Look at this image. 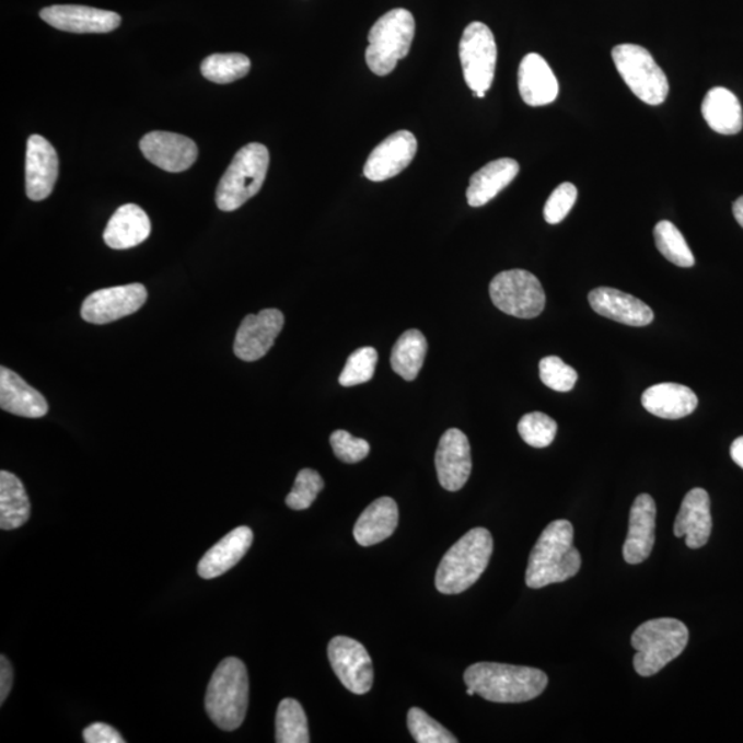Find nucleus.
Wrapping results in <instances>:
<instances>
[{"mask_svg":"<svg viewBox=\"0 0 743 743\" xmlns=\"http://www.w3.org/2000/svg\"><path fill=\"white\" fill-rule=\"evenodd\" d=\"M464 682L486 701L520 704L539 697L547 688L548 676L536 667L478 662L467 667Z\"/></svg>","mask_w":743,"mask_h":743,"instance_id":"nucleus-1","label":"nucleus"},{"mask_svg":"<svg viewBox=\"0 0 743 743\" xmlns=\"http://www.w3.org/2000/svg\"><path fill=\"white\" fill-rule=\"evenodd\" d=\"M574 527L569 521L550 522L529 556L526 584L539 590L579 573L581 555L574 547Z\"/></svg>","mask_w":743,"mask_h":743,"instance_id":"nucleus-2","label":"nucleus"},{"mask_svg":"<svg viewBox=\"0 0 743 743\" xmlns=\"http://www.w3.org/2000/svg\"><path fill=\"white\" fill-rule=\"evenodd\" d=\"M494 554V537L488 529L475 527L464 534L443 556L436 574L437 590L457 595L480 579Z\"/></svg>","mask_w":743,"mask_h":743,"instance_id":"nucleus-3","label":"nucleus"},{"mask_svg":"<svg viewBox=\"0 0 743 743\" xmlns=\"http://www.w3.org/2000/svg\"><path fill=\"white\" fill-rule=\"evenodd\" d=\"M249 681L244 662L234 657L223 660L212 673L206 694V710L223 731L237 730L247 715Z\"/></svg>","mask_w":743,"mask_h":743,"instance_id":"nucleus-4","label":"nucleus"},{"mask_svg":"<svg viewBox=\"0 0 743 743\" xmlns=\"http://www.w3.org/2000/svg\"><path fill=\"white\" fill-rule=\"evenodd\" d=\"M688 629L676 618H655L641 624L632 635L634 666L640 676L655 675L677 659L688 643Z\"/></svg>","mask_w":743,"mask_h":743,"instance_id":"nucleus-5","label":"nucleus"},{"mask_svg":"<svg viewBox=\"0 0 743 743\" xmlns=\"http://www.w3.org/2000/svg\"><path fill=\"white\" fill-rule=\"evenodd\" d=\"M415 32V18L409 10L394 9L382 15L369 31L368 68L378 77L392 73L398 61L409 55Z\"/></svg>","mask_w":743,"mask_h":743,"instance_id":"nucleus-6","label":"nucleus"},{"mask_svg":"<svg viewBox=\"0 0 743 743\" xmlns=\"http://www.w3.org/2000/svg\"><path fill=\"white\" fill-rule=\"evenodd\" d=\"M269 163V151L262 143H248L240 149L219 182L216 195L219 210L236 211L259 194Z\"/></svg>","mask_w":743,"mask_h":743,"instance_id":"nucleus-7","label":"nucleus"},{"mask_svg":"<svg viewBox=\"0 0 743 743\" xmlns=\"http://www.w3.org/2000/svg\"><path fill=\"white\" fill-rule=\"evenodd\" d=\"M612 56L618 73L636 97L653 106L665 103L670 82L649 50L628 43L614 47Z\"/></svg>","mask_w":743,"mask_h":743,"instance_id":"nucleus-8","label":"nucleus"},{"mask_svg":"<svg viewBox=\"0 0 743 743\" xmlns=\"http://www.w3.org/2000/svg\"><path fill=\"white\" fill-rule=\"evenodd\" d=\"M489 292L495 306L512 317H538L545 307L542 282L527 270L514 269L499 272L491 280Z\"/></svg>","mask_w":743,"mask_h":743,"instance_id":"nucleus-9","label":"nucleus"},{"mask_svg":"<svg viewBox=\"0 0 743 743\" xmlns=\"http://www.w3.org/2000/svg\"><path fill=\"white\" fill-rule=\"evenodd\" d=\"M458 51L464 80L475 97L484 98L495 80L497 45L494 32L475 21L464 30Z\"/></svg>","mask_w":743,"mask_h":743,"instance_id":"nucleus-10","label":"nucleus"},{"mask_svg":"<svg viewBox=\"0 0 743 743\" xmlns=\"http://www.w3.org/2000/svg\"><path fill=\"white\" fill-rule=\"evenodd\" d=\"M330 666L352 694L363 695L373 686V666L365 647L347 636H336L328 645Z\"/></svg>","mask_w":743,"mask_h":743,"instance_id":"nucleus-11","label":"nucleus"},{"mask_svg":"<svg viewBox=\"0 0 743 743\" xmlns=\"http://www.w3.org/2000/svg\"><path fill=\"white\" fill-rule=\"evenodd\" d=\"M148 299L142 285L105 288L90 293L82 304V317L90 324L104 325L138 312Z\"/></svg>","mask_w":743,"mask_h":743,"instance_id":"nucleus-12","label":"nucleus"},{"mask_svg":"<svg viewBox=\"0 0 743 743\" xmlns=\"http://www.w3.org/2000/svg\"><path fill=\"white\" fill-rule=\"evenodd\" d=\"M285 327V314L277 309H265L243 320L234 340V355L240 360L254 362L265 357Z\"/></svg>","mask_w":743,"mask_h":743,"instance_id":"nucleus-13","label":"nucleus"},{"mask_svg":"<svg viewBox=\"0 0 743 743\" xmlns=\"http://www.w3.org/2000/svg\"><path fill=\"white\" fill-rule=\"evenodd\" d=\"M417 139L410 131L392 133L369 154L363 175L372 182H383L403 173L414 162Z\"/></svg>","mask_w":743,"mask_h":743,"instance_id":"nucleus-14","label":"nucleus"},{"mask_svg":"<svg viewBox=\"0 0 743 743\" xmlns=\"http://www.w3.org/2000/svg\"><path fill=\"white\" fill-rule=\"evenodd\" d=\"M438 479L443 489H463L472 475V446L468 438L458 429H451L442 436L436 453Z\"/></svg>","mask_w":743,"mask_h":743,"instance_id":"nucleus-15","label":"nucleus"},{"mask_svg":"<svg viewBox=\"0 0 743 743\" xmlns=\"http://www.w3.org/2000/svg\"><path fill=\"white\" fill-rule=\"evenodd\" d=\"M141 151L149 162L169 173L189 170L199 156L190 138L167 131H153L141 139Z\"/></svg>","mask_w":743,"mask_h":743,"instance_id":"nucleus-16","label":"nucleus"},{"mask_svg":"<svg viewBox=\"0 0 743 743\" xmlns=\"http://www.w3.org/2000/svg\"><path fill=\"white\" fill-rule=\"evenodd\" d=\"M40 18L53 28L72 34H108L119 28L121 23L117 13L77 4H56L43 9Z\"/></svg>","mask_w":743,"mask_h":743,"instance_id":"nucleus-17","label":"nucleus"},{"mask_svg":"<svg viewBox=\"0 0 743 743\" xmlns=\"http://www.w3.org/2000/svg\"><path fill=\"white\" fill-rule=\"evenodd\" d=\"M60 162L56 149L42 136H31L26 143L25 186L31 200L42 201L51 195Z\"/></svg>","mask_w":743,"mask_h":743,"instance_id":"nucleus-18","label":"nucleus"},{"mask_svg":"<svg viewBox=\"0 0 743 743\" xmlns=\"http://www.w3.org/2000/svg\"><path fill=\"white\" fill-rule=\"evenodd\" d=\"M657 507L653 497H636L629 512V531L624 544V559L629 565L643 564L655 543Z\"/></svg>","mask_w":743,"mask_h":743,"instance_id":"nucleus-19","label":"nucleus"},{"mask_svg":"<svg viewBox=\"0 0 743 743\" xmlns=\"http://www.w3.org/2000/svg\"><path fill=\"white\" fill-rule=\"evenodd\" d=\"M712 526L708 491L701 488L689 490L682 501L675 525H673L675 536L686 537L688 548H703L709 542Z\"/></svg>","mask_w":743,"mask_h":743,"instance_id":"nucleus-20","label":"nucleus"},{"mask_svg":"<svg viewBox=\"0 0 743 743\" xmlns=\"http://www.w3.org/2000/svg\"><path fill=\"white\" fill-rule=\"evenodd\" d=\"M590 304L597 314L629 327H646L653 323L654 313L640 299L616 288L601 287L590 292Z\"/></svg>","mask_w":743,"mask_h":743,"instance_id":"nucleus-21","label":"nucleus"},{"mask_svg":"<svg viewBox=\"0 0 743 743\" xmlns=\"http://www.w3.org/2000/svg\"><path fill=\"white\" fill-rule=\"evenodd\" d=\"M518 88L523 103L529 106L553 104L559 95V83L548 62L537 53H531L518 71Z\"/></svg>","mask_w":743,"mask_h":743,"instance_id":"nucleus-22","label":"nucleus"},{"mask_svg":"<svg viewBox=\"0 0 743 743\" xmlns=\"http://www.w3.org/2000/svg\"><path fill=\"white\" fill-rule=\"evenodd\" d=\"M253 542L254 533L249 527L233 529L232 532L207 550L199 566H197V573L205 580L217 579V577L228 573L248 553Z\"/></svg>","mask_w":743,"mask_h":743,"instance_id":"nucleus-23","label":"nucleus"},{"mask_svg":"<svg viewBox=\"0 0 743 743\" xmlns=\"http://www.w3.org/2000/svg\"><path fill=\"white\" fill-rule=\"evenodd\" d=\"M0 408L15 416L39 419L49 411V404L18 373L2 367L0 368Z\"/></svg>","mask_w":743,"mask_h":743,"instance_id":"nucleus-24","label":"nucleus"},{"mask_svg":"<svg viewBox=\"0 0 743 743\" xmlns=\"http://www.w3.org/2000/svg\"><path fill=\"white\" fill-rule=\"evenodd\" d=\"M151 232L152 223L148 213L137 205H125L106 224L104 240L112 249H130L146 242Z\"/></svg>","mask_w":743,"mask_h":743,"instance_id":"nucleus-25","label":"nucleus"},{"mask_svg":"<svg viewBox=\"0 0 743 743\" xmlns=\"http://www.w3.org/2000/svg\"><path fill=\"white\" fill-rule=\"evenodd\" d=\"M641 405L649 414L661 419L677 420L692 415L698 406L692 388L677 383H660L647 388Z\"/></svg>","mask_w":743,"mask_h":743,"instance_id":"nucleus-26","label":"nucleus"},{"mask_svg":"<svg viewBox=\"0 0 743 743\" xmlns=\"http://www.w3.org/2000/svg\"><path fill=\"white\" fill-rule=\"evenodd\" d=\"M398 506L392 497H381L365 508L355 526V538L361 547H371L392 537L398 526Z\"/></svg>","mask_w":743,"mask_h":743,"instance_id":"nucleus-27","label":"nucleus"},{"mask_svg":"<svg viewBox=\"0 0 743 743\" xmlns=\"http://www.w3.org/2000/svg\"><path fill=\"white\" fill-rule=\"evenodd\" d=\"M520 174V164L514 159H497L477 171L469 179L467 201L472 207H484L504 190Z\"/></svg>","mask_w":743,"mask_h":743,"instance_id":"nucleus-28","label":"nucleus"},{"mask_svg":"<svg viewBox=\"0 0 743 743\" xmlns=\"http://www.w3.org/2000/svg\"><path fill=\"white\" fill-rule=\"evenodd\" d=\"M703 116L713 131L723 136H735L743 127L740 100L724 88L708 91L703 103Z\"/></svg>","mask_w":743,"mask_h":743,"instance_id":"nucleus-29","label":"nucleus"},{"mask_svg":"<svg viewBox=\"0 0 743 743\" xmlns=\"http://www.w3.org/2000/svg\"><path fill=\"white\" fill-rule=\"evenodd\" d=\"M30 516L31 502L23 483L12 473H0V529L14 531L24 526Z\"/></svg>","mask_w":743,"mask_h":743,"instance_id":"nucleus-30","label":"nucleus"},{"mask_svg":"<svg viewBox=\"0 0 743 743\" xmlns=\"http://www.w3.org/2000/svg\"><path fill=\"white\" fill-rule=\"evenodd\" d=\"M426 355L425 335L417 329L406 330L393 347L392 368L406 382L415 381L423 367Z\"/></svg>","mask_w":743,"mask_h":743,"instance_id":"nucleus-31","label":"nucleus"},{"mask_svg":"<svg viewBox=\"0 0 743 743\" xmlns=\"http://www.w3.org/2000/svg\"><path fill=\"white\" fill-rule=\"evenodd\" d=\"M276 742L309 743V724L302 705L293 698L282 699L276 715Z\"/></svg>","mask_w":743,"mask_h":743,"instance_id":"nucleus-32","label":"nucleus"},{"mask_svg":"<svg viewBox=\"0 0 743 743\" xmlns=\"http://www.w3.org/2000/svg\"><path fill=\"white\" fill-rule=\"evenodd\" d=\"M251 61L240 53L212 55L201 62V73L207 80L217 84H229L247 77Z\"/></svg>","mask_w":743,"mask_h":743,"instance_id":"nucleus-33","label":"nucleus"},{"mask_svg":"<svg viewBox=\"0 0 743 743\" xmlns=\"http://www.w3.org/2000/svg\"><path fill=\"white\" fill-rule=\"evenodd\" d=\"M654 239L657 248L665 258L678 267H693L695 258L681 230L670 221L655 224Z\"/></svg>","mask_w":743,"mask_h":743,"instance_id":"nucleus-34","label":"nucleus"},{"mask_svg":"<svg viewBox=\"0 0 743 743\" xmlns=\"http://www.w3.org/2000/svg\"><path fill=\"white\" fill-rule=\"evenodd\" d=\"M518 431L522 440L533 448L543 449L554 442L556 432H558V425L553 419L542 411H532L522 417Z\"/></svg>","mask_w":743,"mask_h":743,"instance_id":"nucleus-35","label":"nucleus"},{"mask_svg":"<svg viewBox=\"0 0 743 743\" xmlns=\"http://www.w3.org/2000/svg\"><path fill=\"white\" fill-rule=\"evenodd\" d=\"M376 363L378 351L373 347H361L347 358L339 383L344 387H352L371 381L375 375Z\"/></svg>","mask_w":743,"mask_h":743,"instance_id":"nucleus-36","label":"nucleus"},{"mask_svg":"<svg viewBox=\"0 0 743 743\" xmlns=\"http://www.w3.org/2000/svg\"><path fill=\"white\" fill-rule=\"evenodd\" d=\"M408 729L417 743H456L457 738L420 708L408 712Z\"/></svg>","mask_w":743,"mask_h":743,"instance_id":"nucleus-37","label":"nucleus"},{"mask_svg":"<svg viewBox=\"0 0 743 743\" xmlns=\"http://www.w3.org/2000/svg\"><path fill=\"white\" fill-rule=\"evenodd\" d=\"M324 479L314 469L304 468L299 472L295 485L286 502L291 510L302 511L312 507L321 490L324 489Z\"/></svg>","mask_w":743,"mask_h":743,"instance_id":"nucleus-38","label":"nucleus"},{"mask_svg":"<svg viewBox=\"0 0 743 743\" xmlns=\"http://www.w3.org/2000/svg\"><path fill=\"white\" fill-rule=\"evenodd\" d=\"M539 379L554 392L568 393L574 388L579 375L559 357L549 356L539 361Z\"/></svg>","mask_w":743,"mask_h":743,"instance_id":"nucleus-39","label":"nucleus"},{"mask_svg":"<svg viewBox=\"0 0 743 743\" xmlns=\"http://www.w3.org/2000/svg\"><path fill=\"white\" fill-rule=\"evenodd\" d=\"M577 188L570 182L559 185L549 196L544 207V218L549 224H558L569 216L577 201Z\"/></svg>","mask_w":743,"mask_h":743,"instance_id":"nucleus-40","label":"nucleus"},{"mask_svg":"<svg viewBox=\"0 0 743 743\" xmlns=\"http://www.w3.org/2000/svg\"><path fill=\"white\" fill-rule=\"evenodd\" d=\"M335 456L344 463L356 464L371 452V445L361 438H356L345 430H336L329 438Z\"/></svg>","mask_w":743,"mask_h":743,"instance_id":"nucleus-41","label":"nucleus"},{"mask_svg":"<svg viewBox=\"0 0 743 743\" xmlns=\"http://www.w3.org/2000/svg\"><path fill=\"white\" fill-rule=\"evenodd\" d=\"M85 743H125V738L114 727L105 723H94L83 731Z\"/></svg>","mask_w":743,"mask_h":743,"instance_id":"nucleus-42","label":"nucleus"},{"mask_svg":"<svg viewBox=\"0 0 743 743\" xmlns=\"http://www.w3.org/2000/svg\"><path fill=\"white\" fill-rule=\"evenodd\" d=\"M14 681L13 666L10 665L7 657H0V703L7 701L10 692H12Z\"/></svg>","mask_w":743,"mask_h":743,"instance_id":"nucleus-43","label":"nucleus"},{"mask_svg":"<svg viewBox=\"0 0 743 743\" xmlns=\"http://www.w3.org/2000/svg\"><path fill=\"white\" fill-rule=\"evenodd\" d=\"M731 458L743 469V437L736 438L730 449Z\"/></svg>","mask_w":743,"mask_h":743,"instance_id":"nucleus-44","label":"nucleus"},{"mask_svg":"<svg viewBox=\"0 0 743 743\" xmlns=\"http://www.w3.org/2000/svg\"><path fill=\"white\" fill-rule=\"evenodd\" d=\"M732 212H734L736 222L743 228V196L734 202V206H732Z\"/></svg>","mask_w":743,"mask_h":743,"instance_id":"nucleus-45","label":"nucleus"}]
</instances>
